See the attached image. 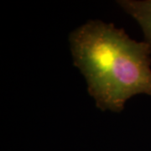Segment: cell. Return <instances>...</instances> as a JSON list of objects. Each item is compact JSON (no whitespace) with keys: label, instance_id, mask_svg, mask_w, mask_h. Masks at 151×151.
Wrapping results in <instances>:
<instances>
[{"label":"cell","instance_id":"cell-1","mask_svg":"<svg viewBox=\"0 0 151 151\" xmlns=\"http://www.w3.org/2000/svg\"><path fill=\"white\" fill-rule=\"evenodd\" d=\"M73 63L101 111L121 113L137 94L151 96V48L113 24L92 19L70 34Z\"/></svg>","mask_w":151,"mask_h":151},{"label":"cell","instance_id":"cell-2","mask_svg":"<svg viewBox=\"0 0 151 151\" xmlns=\"http://www.w3.org/2000/svg\"><path fill=\"white\" fill-rule=\"evenodd\" d=\"M117 4L138 22L151 48V0H119Z\"/></svg>","mask_w":151,"mask_h":151}]
</instances>
